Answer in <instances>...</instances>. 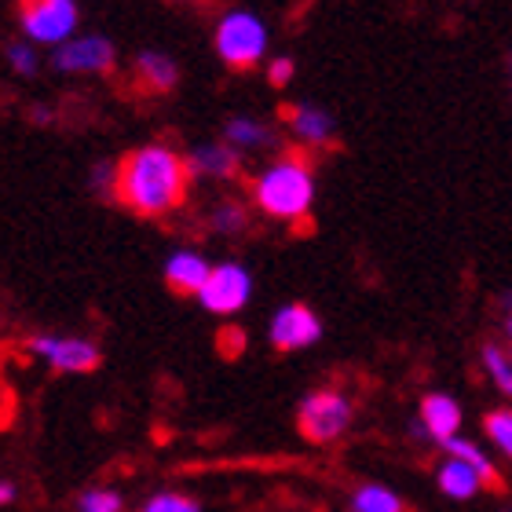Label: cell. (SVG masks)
Returning <instances> with one entry per match:
<instances>
[{
    "label": "cell",
    "instance_id": "obj_1",
    "mask_svg": "<svg viewBox=\"0 0 512 512\" xmlns=\"http://www.w3.org/2000/svg\"><path fill=\"white\" fill-rule=\"evenodd\" d=\"M191 180L187 154L172 150L169 143H143L118 161L114 202L125 205L132 216L161 220L183 209L191 194Z\"/></svg>",
    "mask_w": 512,
    "mask_h": 512
},
{
    "label": "cell",
    "instance_id": "obj_2",
    "mask_svg": "<svg viewBox=\"0 0 512 512\" xmlns=\"http://www.w3.org/2000/svg\"><path fill=\"white\" fill-rule=\"evenodd\" d=\"M249 202L278 224H308L315 209V169L304 154H278L249 180Z\"/></svg>",
    "mask_w": 512,
    "mask_h": 512
},
{
    "label": "cell",
    "instance_id": "obj_3",
    "mask_svg": "<svg viewBox=\"0 0 512 512\" xmlns=\"http://www.w3.org/2000/svg\"><path fill=\"white\" fill-rule=\"evenodd\" d=\"M216 55L227 70H253L267 59V48H271V30L267 22L246 8H231L220 15L216 22Z\"/></svg>",
    "mask_w": 512,
    "mask_h": 512
},
{
    "label": "cell",
    "instance_id": "obj_4",
    "mask_svg": "<svg viewBox=\"0 0 512 512\" xmlns=\"http://www.w3.org/2000/svg\"><path fill=\"white\" fill-rule=\"evenodd\" d=\"M15 11H19L22 41L37 48H59L77 37V26H81L77 0H19Z\"/></svg>",
    "mask_w": 512,
    "mask_h": 512
},
{
    "label": "cell",
    "instance_id": "obj_5",
    "mask_svg": "<svg viewBox=\"0 0 512 512\" xmlns=\"http://www.w3.org/2000/svg\"><path fill=\"white\" fill-rule=\"evenodd\" d=\"M352 417V399L337 388H315L297 406V428L308 443H337L352 428Z\"/></svg>",
    "mask_w": 512,
    "mask_h": 512
},
{
    "label": "cell",
    "instance_id": "obj_6",
    "mask_svg": "<svg viewBox=\"0 0 512 512\" xmlns=\"http://www.w3.org/2000/svg\"><path fill=\"white\" fill-rule=\"evenodd\" d=\"M249 297H253V275H249L246 264L238 260H220L213 264L205 286L198 289V304H202L209 315H238L246 308Z\"/></svg>",
    "mask_w": 512,
    "mask_h": 512
},
{
    "label": "cell",
    "instance_id": "obj_7",
    "mask_svg": "<svg viewBox=\"0 0 512 512\" xmlns=\"http://www.w3.org/2000/svg\"><path fill=\"white\" fill-rule=\"evenodd\" d=\"M26 352L59 374H92L103 359L99 344H92L88 337H66V333H33L26 341Z\"/></svg>",
    "mask_w": 512,
    "mask_h": 512
},
{
    "label": "cell",
    "instance_id": "obj_8",
    "mask_svg": "<svg viewBox=\"0 0 512 512\" xmlns=\"http://www.w3.org/2000/svg\"><path fill=\"white\" fill-rule=\"evenodd\" d=\"M118 66V48L103 33H77L66 44H59L52 55V70L66 77L110 74Z\"/></svg>",
    "mask_w": 512,
    "mask_h": 512
},
{
    "label": "cell",
    "instance_id": "obj_9",
    "mask_svg": "<svg viewBox=\"0 0 512 512\" xmlns=\"http://www.w3.org/2000/svg\"><path fill=\"white\" fill-rule=\"evenodd\" d=\"M275 352H304L322 337V319L308 304H282L267 326Z\"/></svg>",
    "mask_w": 512,
    "mask_h": 512
},
{
    "label": "cell",
    "instance_id": "obj_10",
    "mask_svg": "<svg viewBox=\"0 0 512 512\" xmlns=\"http://www.w3.org/2000/svg\"><path fill=\"white\" fill-rule=\"evenodd\" d=\"M209 271H213V264H209V256L202 249H172L165 256V267H161L165 286L172 293H180V297H198V289L205 286Z\"/></svg>",
    "mask_w": 512,
    "mask_h": 512
},
{
    "label": "cell",
    "instance_id": "obj_11",
    "mask_svg": "<svg viewBox=\"0 0 512 512\" xmlns=\"http://www.w3.org/2000/svg\"><path fill=\"white\" fill-rule=\"evenodd\" d=\"M187 165H191L194 180H235L238 172H242V150H235L224 139L198 143L187 154Z\"/></svg>",
    "mask_w": 512,
    "mask_h": 512
},
{
    "label": "cell",
    "instance_id": "obj_12",
    "mask_svg": "<svg viewBox=\"0 0 512 512\" xmlns=\"http://www.w3.org/2000/svg\"><path fill=\"white\" fill-rule=\"evenodd\" d=\"M286 125L300 147H330L337 136V121L319 103H293L286 107Z\"/></svg>",
    "mask_w": 512,
    "mask_h": 512
},
{
    "label": "cell",
    "instance_id": "obj_13",
    "mask_svg": "<svg viewBox=\"0 0 512 512\" xmlns=\"http://www.w3.org/2000/svg\"><path fill=\"white\" fill-rule=\"evenodd\" d=\"M132 81H136L139 92L147 96H169L176 81H180V66L172 63V55L165 52H139L136 63H132Z\"/></svg>",
    "mask_w": 512,
    "mask_h": 512
},
{
    "label": "cell",
    "instance_id": "obj_14",
    "mask_svg": "<svg viewBox=\"0 0 512 512\" xmlns=\"http://www.w3.org/2000/svg\"><path fill=\"white\" fill-rule=\"evenodd\" d=\"M417 425L425 428V436L436 439V443L454 439L461 428L458 399H450V395H443V392H428L425 399H421V421H417Z\"/></svg>",
    "mask_w": 512,
    "mask_h": 512
},
{
    "label": "cell",
    "instance_id": "obj_15",
    "mask_svg": "<svg viewBox=\"0 0 512 512\" xmlns=\"http://www.w3.org/2000/svg\"><path fill=\"white\" fill-rule=\"evenodd\" d=\"M436 483H439V491L447 494V498H454V502H469V498H476V494L483 491L480 472L472 469V465H465L461 458H450V454H447V461L439 465Z\"/></svg>",
    "mask_w": 512,
    "mask_h": 512
},
{
    "label": "cell",
    "instance_id": "obj_16",
    "mask_svg": "<svg viewBox=\"0 0 512 512\" xmlns=\"http://www.w3.org/2000/svg\"><path fill=\"white\" fill-rule=\"evenodd\" d=\"M224 143H231L235 150H271L278 143L275 128L264 125V121L256 118H246V114H238L224 125Z\"/></svg>",
    "mask_w": 512,
    "mask_h": 512
},
{
    "label": "cell",
    "instance_id": "obj_17",
    "mask_svg": "<svg viewBox=\"0 0 512 512\" xmlns=\"http://www.w3.org/2000/svg\"><path fill=\"white\" fill-rule=\"evenodd\" d=\"M439 447L447 450L450 458H461L465 465H472V469L480 472L483 491H505V483H502V476H498V469H494V461L487 458V454H483V450L476 447V443L454 436V439H447V443H439Z\"/></svg>",
    "mask_w": 512,
    "mask_h": 512
},
{
    "label": "cell",
    "instance_id": "obj_18",
    "mask_svg": "<svg viewBox=\"0 0 512 512\" xmlns=\"http://www.w3.org/2000/svg\"><path fill=\"white\" fill-rule=\"evenodd\" d=\"M209 231L220 238H238L249 231V209L242 202H220L209 213Z\"/></svg>",
    "mask_w": 512,
    "mask_h": 512
},
{
    "label": "cell",
    "instance_id": "obj_19",
    "mask_svg": "<svg viewBox=\"0 0 512 512\" xmlns=\"http://www.w3.org/2000/svg\"><path fill=\"white\" fill-rule=\"evenodd\" d=\"M352 512H403V498L381 483H366L352 494Z\"/></svg>",
    "mask_w": 512,
    "mask_h": 512
},
{
    "label": "cell",
    "instance_id": "obj_20",
    "mask_svg": "<svg viewBox=\"0 0 512 512\" xmlns=\"http://www.w3.org/2000/svg\"><path fill=\"white\" fill-rule=\"evenodd\" d=\"M483 432H487V439L512 461V410L509 406H505V410H491V414L483 417Z\"/></svg>",
    "mask_w": 512,
    "mask_h": 512
},
{
    "label": "cell",
    "instance_id": "obj_21",
    "mask_svg": "<svg viewBox=\"0 0 512 512\" xmlns=\"http://www.w3.org/2000/svg\"><path fill=\"white\" fill-rule=\"evenodd\" d=\"M483 366H487L491 381L512 399V359L505 355V348H498V344H483Z\"/></svg>",
    "mask_w": 512,
    "mask_h": 512
},
{
    "label": "cell",
    "instance_id": "obj_22",
    "mask_svg": "<svg viewBox=\"0 0 512 512\" xmlns=\"http://www.w3.org/2000/svg\"><path fill=\"white\" fill-rule=\"evenodd\" d=\"M4 59H8L11 74H19V77H33L37 70H41L37 44H30V41H11L8 48H4Z\"/></svg>",
    "mask_w": 512,
    "mask_h": 512
},
{
    "label": "cell",
    "instance_id": "obj_23",
    "mask_svg": "<svg viewBox=\"0 0 512 512\" xmlns=\"http://www.w3.org/2000/svg\"><path fill=\"white\" fill-rule=\"evenodd\" d=\"M139 512H202V505L180 491H161L154 498H147Z\"/></svg>",
    "mask_w": 512,
    "mask_h": 512
},
{
    "label": "cell",
    "instance_id": "obj_24",
    "mask_svg": "<svg viewBox=\"0 0 512 512\" xmlns=\"http://www.w3.org/2000/svg\"><path fill=\"white\" fill-rule=\"evenodd\" d=\"M77 512H121V494L107 487H92L77 498Z\"/></svg>",
    "mask_w": 512,
    "mask_h": 512
},
{
    "label": "cell",
    "instance_id": "obj_25",
    "mask_svg": "<svg viewBox=\"0 0 512 512\" xmlns=\"http://www.w3.org/2000/svg\"><path fill=\"white\" fill-rule=\"evenodd\" d=\"M264 74H267V85L271 88H286L293 77H297V63L289 59V55H275V59H267L264 63Z\"/></svg>",
    "mask_w": 512,
    "mask_h": 512
},
{
    "label": "cell",
    "instance_id": "obj_26",
    "mask_svg": "<svg viewBox=\"0 0 512 512\" xmlns=\"http://www.w3.org/2000/svg\"><path fill=\"white\" fill-rule=\"evenodd\" d=\"M114 176H118V161H96V169H92V191L114 198Z\"/></svg>",
    "mask_w": 512,
    "mask_h": 512
},
{
    "label": "cell",
    "instance_id": "obj_27",
    "mask_svg": "<svg viewBox=\"0 0 512 512\" xmlns=\"http://www.w3.org/2000/svg\"><path fill=\"white\" fill-rule=\"evenodd\" d=\"M216 341H220V352L224 355H242V348H246V330H242V326H224Z\"/></svg>",
    "mask_w": 512,
    "mask_h": 512
},
{
    "label": "cell",
    "instance_id": "obj_28",
    "mask_svg": "<svg viewBox=\"0 0 512 512\" xmlns=\"http://www.w3.org/2000/svg\"><path fill=\"white\" fill-rule=\"evenodd\" d=\"M15 483H8V480H0V509H4V505H11L15 502Z\"/></svg>",
    "mask_w": 512,
    "mask_h": 512
},
{
    "label": "cell",
    "instance_id": "obj_29",
    "mask_svg": "<svg viewBox=\"0 0 512 512\" xmlns=\"http://www.w3.org/2000/svg\"><path fill=\"white\" fill-rule=\"evenodd\" d=\"M33 121H37V125H48V121H52V110H48V107H33Z\"/></svg>",
    "mask_w": 512,
    "mask_h": 512
},
{
    "label": "cell",
    "instance_id": "obj_30",
    "mask_svg": "<svg viewBox=\"0 0 512 512\" xmlns=\"http://www.w3.org/2000/svg\"><path fill=\"white\" fill-rule=\"evenodd\" d=\"M505 333H509V341H512V315H509V322H505Z\"/></svg>",
    "mask_w": 512,
    "mask_h": 512
},
{
    "label": "cell",
    "instance_id": "obj_31",
    "mask_svg": "<svg viewBox=\"0 0 512 512\" xmlns=\"http://www.w3.org/2000/svg\"><path fill=\"white\" fill-rule=\"evenodd\" d=\"M509 512H512V509H509Z\"/></svg>",
    "mask_w": 512,
    "mask_h": 512
}]
</instances>
